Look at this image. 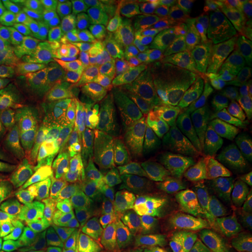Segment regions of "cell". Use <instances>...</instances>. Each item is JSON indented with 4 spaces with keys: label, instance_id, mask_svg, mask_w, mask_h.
Masks as SVG:
<instances>
[{
    "label": "cell",
    "instance_id": "6da1fadb",
    "mask_svg": "<svg viewBox=\"0 0 252 252\" xmlns=\"http://www.w3.org/2000/svg\"><path fill=\"white\" fill-rule=\"evenodd\" d=\"M158 153L143 124L119 126L111 142L90 165L74 167L64 174L69 187L143 192L161 185Z\"/></svg>",
    "mask_w": 252,
    "mask_h": 252
},
{
    "label": "cell",
    "instance_id": "7a4b0ae2",
    "mask_svg": "<svg viewBox=\"0 0 252 252\" xmlns=\"http://www.w3.org/2000/svg\"><path fill=\"white\" fill-rule=\"evenodd\" d=\"M119 126V121L107 114L73 108L63 133L41 142L42 157L59 177L74 167L90 165L104 153Z\"/></svg>",
    "mask_w": 252,
    "mask_h": 252
},
{
    "label": "cell",
    "instance_id": "3957f363",
    "mask_svg": "<svg viewBox=\"0 0 252 252\" xmlns=\"http://www.w3.org/2000/svg\"><path fill=\"white\" fill-rule=\"evenodd\" d=\"M196 213L174 190L157 188L144 200L136 252H172L187 247Z\"/></svg>",
    "mask_w": 252,
    "mask_h": 252
},
{
    "label": "cell",
    "instance_id": "277c9868",
    "mask_svg": "<svg viewBox=\"0 0 252 252\" xmlns=\"http://www.w3.org/2000/svg\"><path fill=\"white\" fill-rule=\"evenodd\" d=\"M139 200L135 192L62 187L44 203L45 220L55 227H76L86 220L109 216Z\"/></svg>",
    "mask_w": 252,
    "mask_h": 252
},
{
    "label": "cell",
    "instance_id": "5b68a950",
    "mask_svg": "<svg viewBox=\"0 0 252 252\" xmlns=\"http://www.w3.org/2000/svg\"><path fill=\"white\" fill-rule=\"evenodd\" d=\"M63 187L62 177L55 174L42 157L36 140L17 152L0 154V196L34 199L45 203Z\"/></svg>",
    "mask_w": 252,
    "mask_h": 252
},
{
    "label": "cell",
    "instance_id": "8992f818",
    "mask_svg": "<svg viewBox=\"0 0 252 252\" xmlns=\"http://www.w3.org/2000/svg\"><path fill=\"white\" fill-rule=\"evenodd\" d=\"M189 105L198 99L227 87L228 49L210 42L185 58L180 77Z\"/></svg>",
    "mask_w": 252,
    "mask_h": 252
},
{
    "label": "cell",
    "instance_id": "52a82bcc",
    "mask_svg": "<svg viewBox=\"0 0 252 252\" xmlns=\"http://www.w3.org/2000/svg\"><path fill=\"white\" fill-rule=\"evenodd\" d=\"M161 181L195 213H228L247 202L245 189L237 178L212 185H195L162 174Z\"/></svg>",
    "mask_w": 252,
    "mask_h": 252
},
{
    "label": "cell",
    "instance_id": "ba28073f",
    "mask_svg": "<svg viewBox=\"0 0 252 252\" xmlns=\"http://www.w3.org/2000/svg\"><path fill=\"white\" fill-rule=\"evenodd\" d=\"M252 205L247 200L228 213H196L188 245H198L213 252L231 251L243 234Z\"/></svg>",
    "mask_w": 252,
    "mask_h": 252
},
{
    "label": "cell",
    "instance_id": "9c48e42d",
    "mask_svg": "<svg viewBox=\"0 0 252 252\" xmlns=\"http://www.w3.org/2000/svg\"><path fill=\"white\" fill-rule=\"evenodd\" d=\"M215 32L216 11L213 4L203 1L193 9L182 10L174 7L168 35L184 58L210 44Z\"/></svg>",
    "mask_w": 252,
    "mask_h": 252
},
{
    "label": "cell",
    "instance_id": "30bf717a",
    "mask_svg": "<svg viewBox=\"0 0 252 252\" xmlns=\"http://www.w3.org/2000/svg\"><path fill=\"white\" fill-rule=\"evenodd\" d=\"M180 126L187 129L189 133L241 126L233 107L231 87L227 86L217 93L192 102L181 119Z\"/></svg>",
    "mask_w": 252,
    "mask_h": 252
},
{
    "label": "cell",
    "instance_id": "8fae6325",
    "mask_svg": "<svg viewBox=\"0 0 252 252\" xmlns=\"http://www.w3.org/2000/svg\"><path fill=\"white\" fill-rule=\"evenodd\" d=\"M46 42L18 31L0 51V67L3 73L17 79H39L45 67Z\"/></svg>",
    "mask_w": 252,
    "mask_h": 252
},
{
    "label": "cell",
    "instance_id": "7c38bea8",
    "mask_svg": "<svg viewBox=\"0 0 252 252\" xmlns=\"http://www.w3.org/2000/svg\"><path fill=\"white\" fill-rule=\"evenodd\" d=\"M76 23L97 30L127 42L133 31L132 21L121 1L117 0H80L72 10Z\"/></svg>",
    "mask_w": 252,
    "mask_h": 252
},
{
    "label": "cell",
    "instance_id": "4fadbf2b",
    "mask_svg": "<svg viewBox=\"0 0 252 252\" xmlns=\"http://www.w3.org/2000/svg\"><path fill=\"white\" fill-rule=\"evenodd\" d=\"M189 101L180 79L161 81L150 86L144 98V124L180 125Z\"/></svg>",
    "mask_w": 252,
    "mask_h": 252
},
{
    "label": "cell",
    "instance_id": "5bb4252c",
    "mask_svg": "<svg viewBox=\"0 0 252 252\" xmlns=\"http://www.w3.org/2000/svg\"><path fill=\"white\" fill-rule=\"evenodd\" d=\"M24 81L32 98L31 130L45 137H55L63 133L70 121L73 109L42 83L35 80Z\"/></svg>",
    "mask_w": 252,
    "mask_h": 252
},
{
    "label": "cell",
    "instance_id": "9a60e30c",
    "mask_svg": "<svg viewBox=\"0 0 252 252\" xmlns=\"http://www.w3.org/2000/svg\"><path fill=\"white\" fill-rule=\"evenodd\" d=\"M114 69L117 73V94L104 112L118 121H136L143 108L149 84L127 64H114Z\"/></svg>",
    "mask_w": 252,
    "mask_h": 252
},
{
    "label": "cell",
    "instance_id": "2e32d148",
    "mask_svg": "<svg viewBox=\"0 0 252 252\" xmlns=\"http://www.w3.org/2000/svg\"><path fill=\"white\" fill-rule=\"evenodd\" d=\"M45 221L42 202L17 196H0V234H35Z\"/></svg>",
    "mask_w": 252,
    "mask_h": 252
},
{
    "label": "cell",
    "instance_id": "e0dca14e",
    "mask_svg": "<svg viewBox=\"0 0 252 252\" xmlns=\"http://www.w3.org/2000/svg\"><path fill=\"white\" fill-rule=\"evenodd\" d=\"M216 11L217 41L227 46L244 38H252V6L248 0H217L213 1Z\"/></svg>",
    "mask_w": 252,
    "mask_h": 252
},
{
    "label": "cell",
    "instance_id": "ac0fdd59",
    "mask_svg": "<svg viewBox=\"0 0 252 252\" xmlns=\"http://www.w3.org/2000/svg\"><path fill=\"white\" fill-rule=\"evenodd\" d=\"M11 13V18L30 35L44 42H51L66 31L62 24L49 13L35 6L32 1L9 0L4 3Z\"/></svg>",
    "mask_w": 252,
    "mask_h": 252
},
{
    "label": "cell",
    "instance_id": "d6986e66",
    "mask_svg": "<svg viewBox=\"0 0 252 252\" xmlns=\"http://www.w3.org/2000/svg\"><path fill=\"white\" fill-rule=\"evenodd\" d=\"M74 74H77L87 84L95 98L97 107L105 111L117 94L118 81L114 64L93 55L74 72Z\"/></svg>",
    "mask_w": 252,
    "mask_h": 252
},
{
    "label": "cell",
    "instance_id": "ffe728a7",
    "mask_svg": "<svg viewBox=\"0 0 252 252\" xmlns=\"http://www.w3.org/2000/svg\"><path fill=\"white\" fill-rule=\"evenodd\" d=\"M67 32L72 34L83 48L99 59H104L111 64H127V46L124 41L97 30L84 27L76 21L69 24Z\"/></svg>",
    "mask_w": 252,
    "mask_h": 252
},
{
    "label": "cell",
    "instance_id": "44dd1931",
    "mask_svg": "<svg viewBox=\"0 0 252 252\" xmlns=\"http://www.w3.org/2000/svg\"><path fill=\"white\" fill-rule=\"evenodd\" d=\"M135 30L168 32L174 4L168 0H122Z\"/></svg>",
    "mask_w": 252,
    "mask_h": 252
},
{
    "label": "cell",
    "instance_id": "7402d4cb",
    "mask_svg": "<svg viewBox=\"0 0 252 252\" xmlns=\"http://www.w3.org/2000/svg\"><path fill=\"white\" fill-rule=\"evenodd\" d=\"M39 83H42L69 107H97L95 98L90 89L74 73L67 70H44L39 76Z\"/></svg>",
    "mask_w": 252,
    "mask_h": 252
},
{
    "label": "cell",
    "instance_id": "603a6c76",
    "mask_svg": "<svg viewBox=\"0 0 252 252\" xmlns=\"http://www.w3.org/2000/svg\"><path fill=\"white\" fill-rule=\"evenodd\" d=\"M0 115L27 126H32V98L24 80L0 81Z\"/></svg>",
    "mask_w": 252,
    "mask_h": 252
},
{
    "label": "cell",
    "instance_id": "cb8c5ba5",
    "mask_svg": "<svg viewBox=\"0 0 252 252\" xmlns=\"http://www.w3.org/2000/svg\"><path fill=\"white\" fill-rule=\"evenodd\" d=\"M90 54L86 48L67 31L62 35L46 44V70H67L74 73L83 63L90 59Z\"/></svg>",
    "mask_w": 252,
    "mask_h": 252
},
{
    "label": "cell",
    "instance_id": "d4e9b609",
    "mask_svg": "<svg viewBox=\"0 0 252 252\" xmlns=\"http://www.w3.org/2000/svg\"><path fill=\"white\" fill-rule=\"evenodd\" d=\"M168 32L157 31H140L135 30L129 36L127 46V66L133 70L143 67L144 64L153 61L171 44Z\"/></svg>",
    "mask_w": 252,
    "mask_h": 252
},
{
    "label": "cell",
    "instance_id": "484cf974",
    "mask_svg": "<svg viewBox=\"0 0 252 252\" xmlns=\"http://www.w3.org/2000/svg\"><path fill=\"white\" fill-rule=\"evenodd\" d=\"M144 216V200H139L130 206L121 209L107 217L102 223L125 244L130 252H136L140 240V227Z\"/></svg>",
    "mask_w": 252,
    "mask_h": 252
},
{
    "label": "cell",
    "instance_id": "4316f807",
    "mask_svg": "<svg viewBox=\"0 0 252 252\" xmlns=\"http://www.w3.org/2000/svg\"><path fill=\"white\" fill-rule=\"evenodd\" d=\"M83 252H130L101 219L86 220L74 227Z\"/></svg>",
    "mask_w": 252,
    "mask_h": 252
},
{
    "label": "cell",
    "instance_id": "83f0119b",
    "mask_svg": "<svg viewBox=\"0 0 252 252\" xmlns=\"http://www.w3.org/2000/svg\"><path fill=\"white\" fill-rule=\"evenodd\" d=\"M205 146V171H225L238 160V149L225 136L215 130L200 133Z\"/></svg>",
    "mask_w": 252,
    "mask_h": 252
},
{
    "label": "cell",
    "instance_id": "f1b7e54d",
    "mask_svg": "<svg viewBox=\"0 0 252 252\" xmlns=\"http://www.w3.org/2000/svg\"><path fill=\"white\" fill-rule=\"evenodd\" d=\"M228 80L233 90L252 89V38L235 41L228 49Z\"/></svg>",
    "mask_w": 252,
    "mask_h": 252
},
{
    "label": "cell",
    "instance_id": "f546056e",
    "mask_svg": "<svg viewBox=\"0 0 252 252\" xmlns=\"http://www.w3.org/2000/svg\"><path fill=\"white\" fill-rule=\"evenodd\" d=\"M180 54L171 42L157 58H154L153 61H150L143 67L137 69L135 72L139 73L147 84L153 86L157 83L174 79V76L180 72Z\"/></svg>",
    "mask_w": 252,
    "mask_h": 252
},
{
    "label": "cell",
    "instance_id": "4dcf8cb0",
    "mask_svg": "<svg viewBox=\"0 0 252 252\" xmlns=\"http://www.w3.org/2000/svg\"><path fill=\"white\" fill-rule=\"evenodd\" d=\"M35 142L31 129L0 115V154L17 152Z\"/></svg>",
    "mask_w": 252,
    "mask_h": 252
},
{
    "label": "cell",
    "instance_id": "1f68e13d",
    "mask_svg": "<svg viewBox=\"0 0 252 252\" xmlns=\"http://www.w3.org/2000/svg\"><path fill=\"white\" fill-rule=\"evenodd\" d=\"M143 125L157 152L171 150L181 143L184 137L180 125H172V124H158V125L143 124Z\"/></svg>",
    "mask_w": 252,
    "mask_h": 252
},
{
    "label": "cell",
    "instance_id": "d6a6232c",
    "mask_svg": "<svg viewBox=\"0 0 252 252\" xmlns=\"http://www.w3.org/2000/svg\"><path fill=\"white\" fill-rule=\"evenodd\" d=\"M213 130L225 136L230 142L235 144L238 150L243 152V154L252 156V126H231V127H220Z\"/></svg>",
    "mask_w": 252,
    "mask_h": 252
},
{
    "label": "cell",
    "instance_id": "836d02e7",
    "mask_svg": "<svg viewBox=\"0 0 252 252\" xmlns=\"http://www.w3.org/2000/svg\"><path fill=\"white\" fill-rule=\"evenodd\" d=\"M230 170L225 171H205V170H185L178 174L180 180L195 184V185H212V184H219L230 178Z\"/></svg>",
    "mask_w": 252,
    "mask_h": 252
},
{
    "label": "cell",
    "instance_id": "e575fe53",
    "mask_svg": "<svg viewBox=\"0 0 252 252\" xmlns=\"http://www.w3.org/2000/svg\"><path fill=\"white\" fill-rule=\"evenodd\" d=\"M231 98L235 115L238 117L241 125L252 126V89L245 91L231 89Z\"/></svg>",
    "mask_w": 252,
    "mask_h": 252
},
{
    "label": "cell",
    "instance_id": "d590c367",
    "mask_svg": "<svg viewBox=\"0 0 252 252\" xmlns=\"http://www.w3.org/2000/svg\"><path fill=\"white\" fill-rule=\"evenodd\" d=\"M237 180L241 182L247 200L252 205V156L250 154H241V157H238Z\"/></svg>",
    "mask_w": 252,
    "mask_h": 252
},
{
    "label": "cell",
    "instance_id": "8d00e7d4",
    "mask_svg": "<svg viewBox=\"0 0 252 252\" xmlns=\"http://www.w3.org/2000/svg\"><path fill=\"white\" fill-rule=\"evenodd\" d=\"M30 247L26 235L0 234V252H24Z\"/></svg>",
    "mask_w": 252,
    "mask_h": 252
},
{
    "label": "cell",
    "instance_id": "74e56055",
    "mask_svg": "<svg viewBox=\"0 0 252 252\" xmlns=\"http://www.w3.org/2000/svg\"><path fill=\"white\" fill-rule=\"evenodd\" d=\"M18 32L17 24L10 17L7 10L0 13V51L7 45L10 39Z\"/></svg>",
    "mask_w": 252,
    "mask_h": 252
},
{
    "label": "cell",
    "instance_id": "f35d334b",
    "mask_svg": "<svg viewBox=\"0 0 252 252\" xmlns=\"http://www.w3.org/2000/svg\"><path fill=\"white\" fill-rule=\"evenodd\" d=\"M228 252H252V210L247 219V223H245L243 234L240 237L238 243Z\"/></svg>",
    "mask_w": 252,
    "mask_h": 252
},
{
    "label": "cell",
    "instance_id": "ab89813d",
    "mask_svg": "<svg viewBox=\"0 0 252 252\" xmlns=\"http://www.w3.org/2000/svg\"><path fill=\"white\" fill-rule=\"evenodd\" d=\"M202 3H203V1H199V0H175V1H172L174 7H177V9H182V10L198 7L199 4H202Z\"/></svg>",
    "mask_w": 252,
    "mask_h": 252
},
{
    "label": "cell",
    "instance_id": "60d3db41",
    "mask_svg": "<svg viewBox=\"0 0 252 252\" xmlns=\"http://www.w3.org/2000/svg\"><path fill=\"white\" fill-rule=\"evenodd\" d=\"M172 252H213L210 250H206V248H202V247H198V245H187L184 248H180V250H175Z\"/></svg>",
    "mask_w": 252,
    "mask_h": 252
},
{
    "label": "cell",
    "instance_id": "b9f144b4",
    "mask_svg": "<svg viewBox=\"0 0 252 252\" xmlns=\"http://www.w3.org/2000/svg\"><path fill=\"white\" fill-rule=\"evenodd\" d=\"M3 11H6V4L3 1H0V13H3Z\"/></svg>",
    "mask_w": 252,
    "mask_h": 252
},
{
    "label": "cell",
    "instance_id": "7bdbcfd3",
    "mask_svg": "<svg viewBox=\"0 0 252 252\" xmlns=\"http://www.w3.org/2000/svg\"><path fill=\"white\" fill-rule=\"evenodd\" d=\"M4 77H3V70H1V67H0V81L3 80Z\"/></svg>",
    "mask_w": 252,
    "mask_h": 252
},
{
    "label": "cell",
    "instance_id": "ee69618b",
    "mask_svg": "<svg viewBox=\"0 0 252 252\" xmlns=\"http://www.w3.org/2000/svg\"><path fill=\"white\" fill-rule=\"evenodd\" d=\"M251 6H252V0H251Z\"/></svg>",
    "mask_w": 252,
    "mask_h": 252
}]
</instances>
